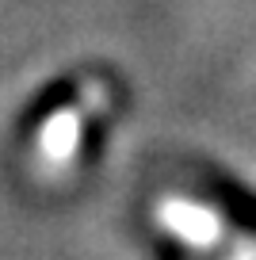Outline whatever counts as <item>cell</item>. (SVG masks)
<instances>
[{
    "mask_svg": "<svg viewBox=\"0 0 256 260\" xmlns=\"http://www.w3.org/2000/svg\"><path fill=\"white\" fill-rule=\"evenodd\" d=\"M230 260H256V245H241V249L233 252Z\"/></svg>",
    "mask_w": 256,
    "mask_h": 260,
    "instance_id": "cell-2",
    "label": "cell"
},
{
    "mask_svg": "<svg viewBox=\"0 0 256 260\" xmlns=\"http://www.w3.org/2000/svg\"><path fill=\"white\" fill-rule=\"evenodd\" d=\"M161 222H165L180 241L195 245V249H207L222 237V218H218L210 207L187 203V199H168L161 207Z\"/></svg>",
    "mask_w": 256,
    "mask_h": 260,
    "instance_id": "cell-1",
    "label": "cell"
}]
</instances>
